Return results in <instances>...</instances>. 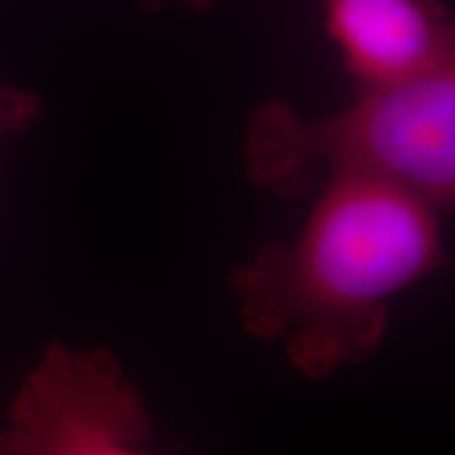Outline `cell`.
<instances>
[{
	"mask_svg": "<svg viewBox=\"0 0 455 455\" xmlns=\"http://www.w3.org/2000/svg\"><path fill=\"white\" fill-rule=\"evenodd\" d=\"M439 213L388 181H327L291 243L230 272L243 329L308 379L361 365L382 346L392 299L445 264Z\"/></svg>",
	"mask_w": 455,
	"mask_h": 455,
	"instance_id": "cell-1",
	"label": "cell"
},
{
	"mask_svg": "<svg viewBox=\"0 0 455 455\" xmlns=\"http://www.w3.org/2000/svg\"><path fill=\"white\" fill-rule=\"evenodd\" d=\"M244 164L255 186L298 196L339 178L382 180L445 212L455 195V61L346 110L304 118L284 100L253 114Z\"/></svg>",
	"mask_w": 455,
	"mask_h": 455,
	"instance_id": "cell-2",
	"label": "cell"
},
{
	"mask_svg": "<svg viewBox=\"0 0 455 455\" xmlns=\"http://www.w3.org/2000/svg\"><path fill=\"white\" fill-rule=\"evenodd\" d=\"M144 395L110 350L51 344L11 398L0 455H155Z\"/></svg>",
	"mask_w": 455,
	"mask_h": 455,
	"instance_id": "cell-3",
	"label": "cell"
},
{
	"mask_svg": "<svg viewBox=\"0 0 455 455\" xmlns=\"http://www.w3.org/2000/svg\"><path fill=\"white\" fill-rule=\"evenodd\" d=\"M329 38L358 91L395 87L453 64V26L435 0H323Z\"/></svg>",
	"mask_w": 455,
	"mask_h": 455,
	"instance_id": "cell-4",
	"label": "cell"
},
{
	"mask_svg": "<svg viewBox=\"0 0 455 455\" xmlns=\"http://www.w3.org/2000/svg\"><path fill=\"white\" fill-rule=\"evenodd\" d=\"M30 100L21 98V95H13V93H3L0 98V135L4 131H9L15 123L24 121L26 116H30Z\"/></svg>",
	"mask_w": 455,
	"mask_h": 455,
	"instance_id": "cell-5",
	"label": "cell"
},
{
	"mask_svg": "<svg viewBox=\"0 0 455 455\" xmlns=\"http://www.w3.org/2000/svg\"><path fill=\"white\" fill-rule=\"evenodd\" d=\"M178 3H184L188 7L195 9H209L213 4V0H178Z\"/></svg>",
	"mask_w": 455,
	"mask_h": 455,
	"instance_id": "cell-6",
	"label": "cell"
}]
</instances>
